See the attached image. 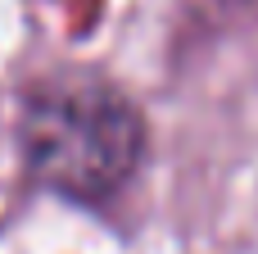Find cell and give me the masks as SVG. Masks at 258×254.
<instances>
[{
  "label": "cell",
  "instance_id": "obj_1",
  "mask_svg": "<svg viewBox=\"0 0 258 254\" xmlns=\"http://www.w3.org/2000/svg\"><path fill=\"white\" fill-rule=\"evenodd\" d=\"M18 145L41 186L82 205H100L141 168L145 118L104 77L63 73L23 95Z\"/></svg>",
  "mask_w": 258,
  "mask_h": 254
}]
</instances>
